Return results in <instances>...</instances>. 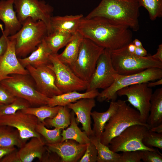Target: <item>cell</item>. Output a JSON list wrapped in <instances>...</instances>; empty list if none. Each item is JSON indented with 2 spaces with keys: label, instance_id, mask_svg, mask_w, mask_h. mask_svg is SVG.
Listing matches in <instances>:
<instances>
[{
  "label": "cell",
  "instance_id": "8992f818",
  "mask_svg": "<svg viewBox=\"0 0 162 162\" xmlns=\"http://www.w3.org/2000/svg\"><path fill=\"white\" fill-rule=\"evenodd\" d=\"M10 76L0 83L14 96L27 100L32 107L48 105L50 98L37 90L29 74H15Z\"/></svg>",
  "mask_w": 162,
  "mask_h": 162
},
{
  "label": "cell",
  "instance_id": "484cf974",
  "mask_svg": "<svg viewBox=\"0 0 162 162\" xmlns=\"http://www.w3.org/2000/svg\"><path fill=\"white\" fill-rule=\"evenodd\" d=\"M83 39L78 32L74 34L72 40L65 46L64 50L60 54H57L58 59L68 66L76 61L79 53L80 44Z\"/></svg>",
  "mask_w": 162,
  "mask_h": 162
},
{
  "label": "cell",
  "instance_id": "60d3db41",
  "mask_svg": "<svg viewBox=\"0 0 162 162\" xmlns=\"http://www.w3.org/2000/svg\"><path fill=\"white\" fill-rule=\"evenodd\" d=\"M1 162H20L15 150L4 156L0 161Z\"/></svg>",
  "mask_w": 162,
  "mask_h": 162
},
{
  "label": "cell",
  "instance_id": "83f0119b",
  "mask_svg": "<svg viewBox=\"0 0 162 162\" xmlns=\"http://www.w3.org/2000/svg\"><path fill=\"white\" fill-rule=\"evenodd\" d=\"M24 144L16 129L8 126H0V147L9 148L16 146L20 148Z\"/></svg>",
  "mask_w": 162,
  "mask_h": 162
},
{
  "label": "cell",
  "instance_id": "44dd1931",
  "mask_svg": "<svg viewBox=\"0 0 162 162\" xmlns=\"http://www.w3.org/2000/svg\"><path fill=\"white\" fill-rule=\"evenodd\" d=\"M83 17L82 14L52 16L50 20V33L57 31L74 34L77 32L80 22Z\"/></svg>",
  "mask_w": 162,
  "mask_h": 162
},
{
  "label": "cell",
  "instance_id": "f35d334b",
  "mask_svg": "<svg viewBox=\"0 0 162 162\" xmlns=\"http://www.w3.org/2000/svg\"><path fill=\"white\" fill-rule=\"evenodd\" d=\"M142 160L144 162H162V155L158 151H142Z\"/></svg>",
  "mask_w": 162,
  "mask_h": 162
},
{
  "label": "cell",
  "instance_id": "bcb514c9",
  "mask_svg": "<svg viewBox=\"0 0 162 162\" xmlns=\"http://www.w3.org/2000/svg\"><path fill=\"white\" fill-rule=\"evenodd\" d=\"M150 131L159 134L162 133V123L149 129Z\"/></svg>",
  "mask_w": 162,
  "mask_h": 162
},
{
  "label": "cell",
  "instance_id": "4fadbf2b",
  "mask_svg": "<svg viewBox=\"0 0 162 162\" xmlns=\"http://www.w3.org/2000/svg\"><path fill=\"white\" fill-rule=\"evenodd\" d=\"M116 73L112 64L111 50L104 49L98 59L86 91L98 89H104L109 87L113 82V75Z\"/></svg>",
  "mask_w": 162,
  "mask_h": 162
},
{
  "label": "cell",
  "instance_id": "ac0fdd59",
  "mask_svg": "<svg viewBox=\"0 0 162 162\" xmlns=\"http://www.w3.org/2000/svg\"><path fill=\"white\" fill-rule=\"evenodd\" d=\"M94 98L81 99L74 103L68 104L66 106L71 110L76 116V120L78 124L81 123L82 129L88 136H93L91 127V113L92 109L95 106Z\"/></svg>",
  "mask_w": 162,
  "mask_h": 162
},
{
  "label": "cell",
  "instance_id": "5bb4252c",
  "mask_svg": "<svg viewBox=\"0 0 162 162\" xmlns=\"http://www.w3.org/2000/svg\"><path fill=\"white\" fill-rule=\"evenodd\" d=\"M39 122L36 116L21 110L13 114L0 116V126H8L16 129L24 143L32 137H41L36 130Z\"/></svg>",
  "mask_w": 162,
  "mask_h": 162
},
{
  "label": "cell",
  "instance_id": "c3c4849f",
  "mask_svg": "<svg viewBox=\"0 0 162 162\" xmlns=\"http://www.w3.org/2000/svg\"><path fill=\"white\" fill-rule=\"evenodd\" d=\"M136 47L132 42L127 46V49L130 53L134 54Z\"/></svg>",
  "mask_w": 162,
  "mask_h": 162
},
{
  "label": "cell",
  "instance_id": "277c9868",
  "mask_svg": "<svg viewBox=\"0 0 162 162\" xmlns=\"http://www.w3.org/2000/svg\"><path fill=\"white\" fill-rule=\"evenodd\" d=\"M117 102V108L105 124L100 137L101 142L108 146L113 138L130 126L139 124L149 126L142 122L137 110L128 105L125 101L119 99Z\"/></svg>",
  "mask_w": 162,
  "mask_h": 162
},
{
  "label": "cell",
  "instance_id": "ba28073f",
  "mask_svg": "<svg viewBox=\"0 0 162 162\" xmlns=\"http://www.w3.org/2000/svg\"><path fill=\"white\" fill-rule=\"evenodd\" d=\"M104 49L91 40L83 38L76 61L68 66L77 76L88 84Z\"/></svg>",
  "mask_w": 162,
  "mask_h": 162
},
{
  "label": "cell",
  "instance_id": "d6986e66",
  "mask_svg": "<svg viewBox=\"0 0 162 162\" xmlns=\"http://www.w3.org/2000/svg\"><path fill=\"white\" fill-rule=\"evenodd\" d=\"M14 0L0 1V20L4 24V30L0 27L2 33L7 37L14 35L22 26L14 9Z\"/></svg>",
  "mask_w": 162,
  "mask_h": 162
},
{
  "label": "cell",
  "instance_id": "8fae6325",
  "mask_svg": "<svg viewBox=\"0 0 162 162\" xmlns=\"http://www.w3.org/2000/svg\"><path fill=\"white\" fill-rule=\"evenodd\" d=\"M57 54H50V63L47 66L55 74L56 84L58 88L62 93L86 90L88 83L77 76L69 66L61 62Z\"/></svg>",
  "mask_w": 162,
  "mask_h": 162
},
{
  "label": "cell",
  "instance_id": "4dcf8cb0",
  "mask_svg": "<svg viewBox=\"0 0 162 162\" xmlns=\"http://www.w3.org/2000/svg\"><path fill=\"white\" fill-rule=\"evenodd\" d=\"M67 106H61L56 115L52 118L44 120L45 125L62 130L67 128L70 123V112Z\"/></svg>",
  "mask_w": 162,
  "mask_h": 162
},
{
  "label": "cell",
  "instance_id": "1f68e13d",
  "mask_svg": "<svg viewBox=\"0 0 162 162\" xmlns=\"http://www.w3.org/2000/svg\"><path fill=\"white\" fill-rule=\"evenodd\" d=\"M60 106L51 107L44 105L37 107H30L21 110L24 112L36 116L39 122L45 125V120L47 118H52L57 114Z\"/></svg>",
  "mask_w": 162,
  "mask_h": 162
},
{
  "label": "cell",
  "instance_id": "52a82bcc",
  "mask_svg": "<svg viewBox=\"0 0 162 162\" xmlns=\"http://www.w3.org/2000/svg\"><path fill=\"white\" fill-rule=\"evenodd\" d=\"M114 81L109 87L104 89L97 97L99 102L116 101L117 97V92L123 88L135 84L148 82L162 78V68H153L142 72L128 75H122L117 73L113 75Z\"/></svg>",
  "mask_w": 162,
  "mask_h": 162
},
{
  "label": "cell",
  "instance_id": "cb8c5ba5",
  "mask_svg": "<svg viewBox=\"0 0 162 162\" xmlns=\"http://www.w3.org/2000/svg\"><path fill=\"white\" fill-rule=\"evenodd\" d=\"M147 123L150 128L162 123V88L157 89L152 94Z\"/></svg>",
  "mask_w": 162,
  "mask_h": 162
},
{
  "label": "cell",
  "instance_id": "b9f144b4",
  "mask_svg": "<svg viewBox=\"0 0 162 162\" xmlns=\"http://www.w3.org/2000/svg\"><path fill=\"white\" fill-rule=\"evenodd\" d=\"M7 37L2 33L0 37V58L6 52L8 46Z\"/></svg>",
  "mask_w": 162,
  "mask_h": 162
},
{
  "label": "cell",
  "instance_id": "ab89813d",
  "mask_svg": "<svg viewBox=\"0 0 162 162\" xmlns=\"http://www.w3.org/2000/svg\"><path fill=\"white\" fill-rule=\"evenodd\" d=\"M16 97L0 83V106L13 102Z\"/></svg>",
  "mask_w": 162,
  "mask_h": 162
},
{
  "label": "cell",
  "instance_id": "d6a6232c",
  "mask_svg": "<svg viewBox=\"0 0 162 162\" xmlns=\"http://www.w3.org/2000/svg\"><path fill=\"white\" fill-rule=\"evenodd\" d=\"M37 132L43 137L46 143L54 144L61 142L62 129L55 128L50 130L46 128L42 123L39 122L36 128Z\"/></svg>",
  "mask_w": 162,
  "mask_h": 162
},
{
  "label": "cell",
  "instance_id": "7bdbcfd3",
  "mask_svg": "<svg viewBox=\"0 0 162 162\" xmlns=\"http://www.w3.org/2000/svg\"><path fill=\"white\" fill-rule=\"evenodd\" d=\"M16 150L15 147L7 148L0 146V161L6 155Z\"/></svg>",
  "mask_w": 162,
  "mask_h": 162
},
{
  "label": "cell",
  "instance_id": "d4e9b609",
  "mask_svg": "<svg viewBox=\"0 0 162 162\" xmlns=\"http://www.w3.org/2000/svg\"><path fill=\"white\" fill-rule=\"evenodd\" d=\"M118 107L117 101H111L108 110L105 112H99L94 111L91 116L94 122L92 130L93 136L100 138L102 133L105 124Z\"/></svg>",
  "mask_w": 162,
  "mask_h": 162
},
{
  "label": "cell",
  "instance_id": "2e32d148",
  "mask_svg": "<svg viewBox=\"0 0 162 162\" xmlns=\"http://www.w3.org/2000/svg\"><path fill=\"white\" fill-rule=\"evenodd\" d=\"M8 46L5 53L0 58V82L12 74H29L20 62L15 52V40L10 36L7 37Z\"/></svg>",
  "mask_w": 162,
  "mask_h": 162
},
{
  "label": "cell",
  "instance_id": "836d02e7",
  "mask_svg": "<svg viewBox=\"0 0 162 162\" xmlns=\"http://www.w3.org/2000/svg\"><path fill=\"white\" fill-rule=\"evenodd\" d=\"M140 6L148 11L150 19L152 21L162 16V0H137Z\"/></svg>",
  "mask_w": 162,
  "mask_h": 162
},
{
  "label": "cell",
  "instance_id": "4316f807",
  "mask_svg": "<svg viewBox=\"0 0 162 162\" xmlns=\"http://www.w3.org/2000/svg\"><path fill=\"white\" fill-rule=\"evenodd\" d=\"M61 134V142L71 140L82 144H87L91 142L86 132L82 131L78 127L75 113L73 111L70 112V124L66 129L62 130Z\"/></svg>",
  "mask_w": 162,
  "mask_h": 162
},
{
  "label": "cell",
  "instance_id": "30bf717a",
  "mask_svg": "<svg viewBox=\"0 0 162 162\" xmlns=\"http://www.w3.org/2000/svg\"><path fill=\"white\" fill-rule=\"evenodd\" d=\"M14 4L21 24L28 18L35 21L41 20L46 25L48 34L51 33L50 20L54 10L51 5L41 0H14Z\"/></svg>",
  "mask_w": 162,
  "mask_h": 162
},
{
  "label": "cell",
  "instance_id": "ee69618b",
  "mask_svg": "<svg viewBox=\"0 0 162 162\" xmlns=\"http://www.w3.org/2000/svg\"><path fill=\"white\" fill-rule=\"evenodd\" d=\"M154 59L162 62V44L158 45L157 52L154 54L152 55Z\"/></svg>",
  "mask_w": 162,
  "mask_h": 162
},
{
  "label": "cell",
  "instance_id": "7a4b0ae2",
  "mask_svg": "<svg viewBox=\"0 0 162 162\" xmlns=\"http://www.w3.org/2000/svg\"><path fill=\"white\" fill-rule=\"evenodd\" d=\"M140 7L137 0H101L85 17L104 18L137 31L140 28L138 18Z\"/></svg>",
  "mask_w": 162,
  "mask_h": 162
},
{
  "label": "cell",
  "instance_id": "ffe728a7",
  "mask_svg": "<svg viewBox=\"0 0 162 162\" xmlns=\"http://www.w3.org/2000/svg\"><path fill=\"white\" fill-rule=\"evenodd\" d=\"M46 144L45 140L41 137L31 138L17 151L20 162H31L36 158L42 161L47 150Z\"/></svg>",
  "mask_w": 162,
  "mask_h": 162
},
{
  "label": "cell",
  "instance_id": "6da1fadb",
  "mask_svg": "<svg viewBox=\"0 0 162 162\" xmlns=\"http://www.w3.org/2000/svg\"><path fill=\"white\" fill-rule=\"evenodd\" d=\"M77 32L83 38L111 50L124 47L132 41L133 34L128 27L101 17L87 19L83 17Z\"/></svg>",
  "mask_w": 162,
  "mask_h": 162
},
{
  "label": "cell",
  "instance_id": "74e56055",
  "mask_svg": "<svg viewBox=\"0 0 162 162\" xmlns=\"http://www.w3.org/2000/svg\"><path fill=\"white\" fill-rule=\"evenodd\" d=\"M142 155V151L140 150L123 152L118 162H140Z\"/></svg>",
  "mask_w": 162,
  "mask_h": 162
},
{
  "label": "cell",
  "instance_id": "8d00e7d4",
  "mask_svg": "<svg viewBox=\"0 0 162 162\" xmlns=\"http://www.w3.org/2000/svg\"><path fill=\"white\" fill-rule=\"evenodd\" d=\"M98 152L94 145L91 142L87 144L85 151L78 162H96Z\"/></svg>",
  "mask_w": 162,
  "mask_h": 162
},
{
  "label": "cell",
  "instance_id": "d590c367",
  "mask_svg": "<svg viewBox=\"0 0 162 162\" xmlns=\"http://www.w3.org/2000/svg\"><path fill=\"white\" fill-rule=\"evenodd\" d=\"M142 142L146 146L150 148L155 147L162 150V133L159 134L148 130L145 134Z\"/></svg>",
  "mask_w": 162,
  "mask_h": 162
},
{
  "label": "cell",
  "instance_id": "f546056e",
  "mask_svg": "<svg viewBox=\"0 0 162 162\" xmlns=\"http://www.w3.org/2000/svg\"><path fill=\"white\" fill-rule=\"evenodd\" d=\"M91 142L95 146L98 152L97 162H118L121 154L111 151L108 146L102 143L100 138L89 137Z\"/></svg>",
  "mask_w": 162,
  "mask_h": 162
},
{
  "label": "cell",
  "instance_id": "5b68a950",
  "mask_svg": "<svg viewBox=\"0 0 162 162\" xmlns=\"http://www.w3.org/2000/svg\"><path fill=\"white\" fill-rule=\"evenodd\" d=\"M127 46L118 49L111 50L112 64L117 74L128 75L151 68H162V62L154 59L151 55L144 57L137 56L129 52Z\"/></svg>",
  "mask_w": 162,
  "mask_h": 162
},
{
  "label": "cell",
  "instance_id": "e0dca14e",
  "mask_svg": "<svg viewBox=\"0 0 162 162\" xmlns=\"http://www.w3.org/2000/svg\"><path fill=\"white\" fill-rule=\"evenodd\" d=\"M87 145L68 140L56 143H46V146L49 150L56 153L60 157L61 162H77L83 155Z\"/></svg>",
  "mask_w": 162,
  "mask_h": 162
},
{
  "label": "cell",
  "instance_id": "9a60e30c",
  "mask_svg": "<svg viewBox=\"0 0 162 162\" xmlns=\"http://www.w3.org/2000/svg\"><path fill=\"white\" fill-rule=\"evenodd\" d=\"M25 68L39 92L50 98L62 93L56 85L54 73L47 65L36 68L28 65Z\"/></svg>",
  "mask_w": 162,
  "mask_h": 162
},
{
  "label": "cell",
  "instance_id": "7dc6e473",
  "mask_svg": "<svg viewBox=\"0 0 162 162\" xmlns=\"http://www.w3.org/2000/svg\"><path fill=\"white\" fill-rule=\"evenodd\" d=\"M158 80L152 82H148L147 83L148 87L150 88L155 87L157 86L162 84V78L157 80Z\"/></svg>",
  "mask_w": 162,
  "mask_h": 162
},
{
  "label": "cell",
  "instance_id": "f6af8a7d",
  "mask_svg": "<svg viewBox=\"0 0 162 162\" xmlns=\"http://www.w3.org/2000/svg\"><path fill=\"white\" fill-rule=\"evenodd\" d=\"M134 54L140 57H144L147 55V51L143 46L136 47Z\"/></svg>",
  "mask_w": 162,
  "mask_h": 162
},
{
  "label": "cell",
  "instance_id": "f1b7e54d",
  "mask_svg": "<svg viewBox=\"0 0 162 162\" xmlns=\"http://www.w3.org/2000/svg\"><path fill=\"white\" fill-rule=\"evenodd\" d=\"M74 34L54 31L47 34L44 40L52 53L57 54L60 49L66 46L72 40Z\"/></svg>",
  "mask_w": 162,
  "mask_h": 162
},
{
  "label": "cell",
  "instance_id": "3957f363",
  "mask_svg": "<svg viewBox=\"0 0 162 162\" xmlns=\"http://www.w3.org/2000/svg\"><path fill=\"white\" fill-rule=\"evenodd\" d=\"M22 25L20 29L10 36L15 40V52L19 58L27 57L36 50L48 34L47 27L41 20L28 18Z\"/></svg>",
  "mask_w": 162,
  "mask_h": 162
},
{
  "label": "cell",
  "instance_id": "9c48e42d",
  "mask_svg": "<svg viewBox=\"0 0 162 162\" xmlns=\"http://www.w3.org/2000/svg\"><path fill=\"white\" fill-rule=\"evenodd\" d=\"M149 129V126L141 124L130 126L113 138L108 147L111 151L117 153L137 150L158 151L146 146L142 142L145 134Z\"/></svg>",
  "mask_w": 162,
  "mask_h": 162
},
{
  "label": "cell",
  "instance_id": "603a6c76",
  "mask_svg": "<svg viewBox=\"0 0 162 162\" xmlns=\"http://www.w3.org/2000/svg\"><path fill=\"white\" fill-rule=\"evenodd\" d=\"M98 89L92 90L83 93L74 91L54 96L50 98L48 105L51 106H66L68 104L85 98H94L98 95Z\"/></svg>",
  "mask_w": 162,
  "mask_h": 162
},
{
  "label": "cell",
  "instance_id": "7c38bea8",
  "mask_svg": "<svg viewBox=\"0 0 162 162\" xmlns=\"http://www.w3.org/2000/svg\"><path fill=\"white\" fill-rule=\"evenodd\" d=\"M147 83L127 86L121 88L116 92L117 96L127 97V101L139 112L141 121L145 124H147L150 107V99L153 93L152 89L148 87Z\"/></svg>",
  "mask_w": 162,
  "mask_h": 162
},
{
  "label": "cell",
  "instance_id": "681fc988",
  "mask_svg": "<svg viewBox=\"0 0 162 162\" xmlns=\"http://www.w3.org/2000/svg\"><path fill=\"white\" fill-rule=\"evenodd\" d=\"M132 42L136 47L143 46L141 42L137 39H135Z\"/></svg>",
  "mask_w": 162,
  "mask_h": 162
},
{
  "label": "cell",
  "instance_id": "e575fe53",
  "mask_svg": "<svg viewBox=\"0 0 162 162\" xmlns=\"http://www.w3.org/2000/svg\"><path fill=\"white\" fill-rule=\"evenodd\" d=\"M32 107L29 102L23 98L16 97L15 100L8 104L0 106V116L15 113L17 111Z\"/></svg>",
  "mask_w": 162,
  "mask_h": 162
},
{
  "label": "cell",
  "instance_id": "7402d4cb",
  "mask_svg": "<svg viewBox=\"0 0 162 162\" xmlns=\"http://www.w3.org/2000/svg\"><path fill=\"white\" fill-rule=\"evenodd\" d=\"M51 54V52L44 39L29 56L24 58H18V59L25 68L28 65L36 68L50 64V56Z\"/></svg>",
  "mask_w": 162,
  "mask_h": 162
}]
</instances>
